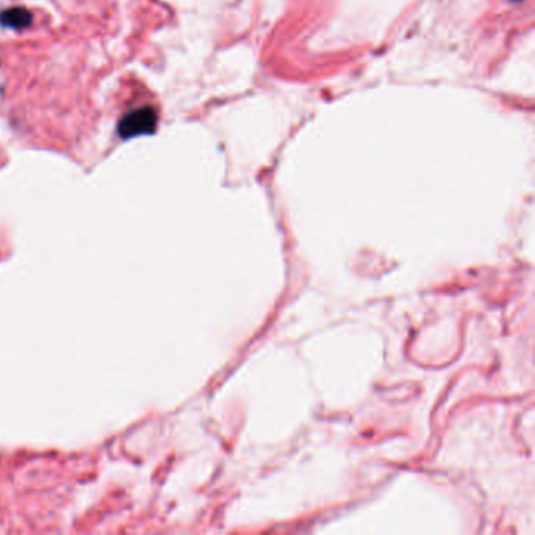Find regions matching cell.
I'll list each match as a JSON object with an SVG mask.
<instances>
[{
    "mask_svg": "<svg viewBox=\"0 0 535 535\" xmlns=\"http://www.w3.org/2000/svg\"><path fill=\"white\" fill-rule=\"evenodd\" d=\"M157 116L151 107H143L126 115L118 126V132L123 138L151 133L156 128Z\"/></svg>",
    "mask_w": 535,
    "mask_h": 535,
    "instance_id": "cell-1",
    "label": "cell"
},
{
    "mask_svg": "<svg viewBox=\"0 0 535 535\" xmlns=\"http://www.w3.org/2000/svg\"><path fill=\"white\" fill-rule=\"evenodd\" d=\"M0 24L8 29H26L31 24V13L22 6L10 8L0 14Z\"/></svg>",
    "mask_w": 535,
    "mask_h": 535,
    "instance_id": "cell-2",
    "label": "cell"
}]
</instances>
